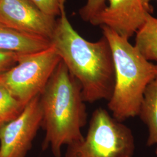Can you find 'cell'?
<instances>
[{
    "instance_id": "16",
    "label": "cell",
    "mask_w": 157,
    "mask_h": 157,
    "mask_svg": "<svg viewBox=\"0 0 157 157\" xmlns=\"http://www.w3.org/2000/svg\"><path fill=\"white\" fill-rule=\"evenodd\" d=\"M144 6H145L146 8L149 11H151V9L150 6V2L152 0H141ZM157 2V0H155Z\"/></svg>"
},
{
    "instance_id": "12",
    "label": "cell",
    "mask_w": 157,
    "mask_h": 157,
    "mask_svg": "<svg viewBox=\"0 0 157 157\" xmlns=\"http://www.w3.org/2000/svg\"><path fill=\"white\" fill-rule=\"evenodd\" d=\"M25 107L0 83V128L17 118Z\"/></svg>"
},
{
    "instance_id": "7",
    "label": "cell",
    "mask_w": 157,
    "mask_h": 157,
    "mask_svg": "<svg viewBox=\"0 0 157 157\" xmlns=\"http://www.w3.org/2000/svg\"><path fill=\"white\" fill-rule=\"evenodd\" d=\"M0 21L17 31L50 41L56 25L55 17L43 13L29 0H0Z\"/></svg>"
},
{
    "instance_id": "1",
    "label": "cell",
    "mask_w": 157,
    "mask_h": 157,
    "mask_svg": "<svg viewBox=\"0 0 157 157\" xmlns=\"http://www.w3.org/2000/svg\"><path fill=\"white\" fill-rule=\"evenodd\" d=\"M65 2L61 0L59 19L50 39L51 46L80 84L85 102L109 101L115 82L109 44L104 36L95 42L82 37L67 19Z\"/></svg>"
},
{
    "instance_id": "14",
    "label": "cell",
    "mask_w": 157,
    "mask_h": 157,
    "mask_svg": "<svg viewBox=\"0 0 157 157\" xmlns=\"http://www.w3.org/2000/svg\"><path fill=\"white\" fill-rule=\"evenodd\" d=\"M45 14L56 17L60 15L61 0H29Z\"/></svg>"
},
{
    "instance_id": "9",
    "label": "cell",
    "mask_w": 157,
    "mask_h": 157,
    "mask_svg": "<svg viewBox=\"0 0 157 157\" xmlns=\"http://www.w3.org/2000/svg\"><path fill=\"white\" fill-rule=\"evenodd\" d=\"M51 46L45 38L17 31L0 21V51L17 53H33Z\"/></svg>"
},
{
    "instance_id": "15",
    "label": "cell",
    "mask_w": 157,
    "mask_h": 157,
    "mask_svg": "<svg viewBox=\"0 0 157 157\" xmlns=\"http://www.w3.org/2000/svg\"><path fill=\"white\" fill-rule=\"evenodd\" d=\"M19 54L11 51H0V76L17 64Z\"/></svg>"
},
{
    "instance_id": "4",
    "label": "cell",
    "mask_w": 157,
    "mask_h": 157,
    "mask_svg": "<svg viewBox=\"0 0 157 157\" xmlns=\"http://www.w3.org/2000/svg\"><path fill=\"white\" fill-rule=\"evenodd\" d=\"M134 136L127 126L99 108L83 139L67 146L65 157H133Z\"/></svg>"
},
{
    "instance_id": "18",
    "label": "cell",
    "mask_w": 157,
    "mask_h": 157,
    "mask_svg": "<svg viewBox=\"0 0 157 157\" xmlns=\"http://www.w3.org/2000/svg\"><path fill=\"white\" fill-rule=\"evenodd\" d=\"M155 79H157V78H155Z\"/></svg>"
},
{
    "instance_id": "6",
    "label": "cell",
    "mask_w": 157,
    "mask_h": 157,
    "mask_svg": "<svg viewBox=\"0 0 157 157\" xmlns=\"http://www.w3.org/2000/svg\"><path fill=\"white\" fill-rule=\"evenodd\" d=\"M40 95L29 102L15 119L0 128V157H26L41 127Z\"/></svg>"
},
{
    "instance_id": "10",
    "label": "cell",
    "mask_w": 157,
    "mask_h": 157,
    "mask_svg": "<svg viewBox=\"0 0 157 157\" xmlns=\"http://www.w3.org/2000/svg\"><path fill=\"white\" fill-rule=\"evenodd\" d=\"M148 130L147 145L157 144V79L146 88L139 115Z\"/></svg>"
},
{
    "instance_id": "17",
    "label": "cell",
    "mask_w": 157,
    "mask_h": 157,
    "mask_svg": "<svg viewBox=\"0 0 157 157\" xmlns=\"http://www.w3.org/2000/svg\"><path fill=\"white\" fill-rule=\"evenodd\" d=\"M155 154H156V155H157V148H156V150H155Z\"/></svg>"
},
{
    "instance_id": "2",
    "label": "cell",
    "mask_w": 157,
    "mask_h": 157,
    "mask_svg": "<svg viewBox=\"0 0 157 157\" xmlns=\"http://www.w3.org/2000/svg\"><path fill=\"white\" fill-rule=\"evenodd\" d=\"M84 102L80 84L61 61L40 94L43 150L50 148L54 157H61L63 146L83 139L81 130L87 118Z\"/></svg>"
},
{
    "instance_id": "11",
    "label": "cell",
    "mask_w": 157,
    "mask_h": 157,
    "mask_svg": "<svg viewBox=\"0 0 157 157\" xmlns=\"http://www.w3.org/2000/svg\"><path fill=\"white\" fill-rule=\"evenodd\" d=\"M135 47L148 61H157V18L150 13L136 32Z\"/></svg>"
},
{
    "instance_id": "5",
    "label": "cell",
    "mask_w": 157,
    "mask_h": 157,
    "mask_svg": "<svg viewBox=\"0 0 157 157\" xmlns=\"http://www.w3.org/2000/svg\"><path fill=\"white\" fill-rule=\"evenodd\" d=\"M61 61L54 48L19 53L17 63L0 76V83L24 106L40 95Z\"/></svg>"
},
{
    "instance_id": "13",
    "label": "cell",
    "mask_w": 157,
    "mask_h": 157,
    "mask_svg": "<svg viewBox=\"0 0 157 157\" xmlns=\"http://www.w3.org/2000/svg\"><path fill=\"white\" fill-rule=\"evenodd\" d=\"M107 0H86V2L79 11L81 18L90 22L94 17L106 6Z\"/></svg>"
},
{
    "instance_id": "3",
    "label": "cell",
    "mask_w": 157,
    "mask_h": 157,
    "mask_svg": "<svg viewBox=\"0 0 157 157\" xmlns=\"http://www.w3.org/2000/svg\"><path fill=\"white\" fill-rule=\"evenodd\" d=\"M112 51L115 82L108 107L112 116L122 122L139 115L147 86L157 76V65L143 56L129 40L101 26Z\"/></svg>"
},
{
    "instance_id": "8",
    "label": "cell",
    "mask_w": 157,
    "mask_h": 157,
    "mask_svg": "<svg viewBox=\"0 0 157 157\" xmlns=\"http://www.w3.org/2000/svg\"><path fill=\"white\" fill-rule=\"evenodd\" d=\"M109 4L91 21L129 40L146 21L150 11L141 0H108Z\"/></svg>"
}]
</instances>
